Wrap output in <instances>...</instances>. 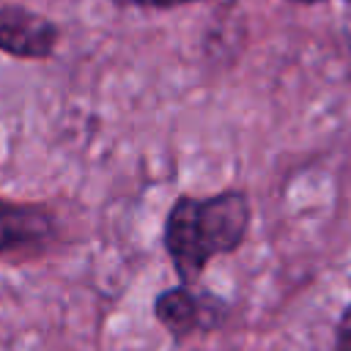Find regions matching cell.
<instances>
[{"mask_svg": "<svg viewBox=\"0 0 351 351\" xmlns=\"http://www.w3.org/2000/svg\"><path fill=\"white\" fill-rule=\"evenodd\" d=\"M118 5H134V8H154V11H167V8H178V5H192V3H203V0H115Z\"/></svg>", "mask_w": 351, "mask_h": 351, "instance_id": "obj_6", "label": "cell"}, {"mask_svg": "<svg viewBox=\"0 0 351 351\" xmlns=\"http://www.w3.org/2000/svg\"><path fill=\"white\" fill-rule=\"evenodd\" d=\"M288 3H296V5H315V3H326V0H288Z\"/></svg>", "mask_w": 351, "mask_h": 351, "instance_id": "obj_7", "label": "cell"}, {"mask_svg": "<svg viewBox=\"0 0 351 351\" xmlns=\"http://www.w3.org/2000/svg\"><path fill=\"white\" fill-rule=\"evenodd\" d=\"M154 318L156 324L176 340H186L192 335L214 332L228 318V302L211 291H195V285H173L154 296Z\"/></svg>", "mask_w": 351, "mask_h": 351, "instance_id": "obj_2", "label": "cell"}, {"mask_svg": "<svg viewBox=\"0 0 351 351\" xmlns=\"http://www.w3.org/2000/svg\"><path fill=\"white\" fill-rule=\"evenodd\" d=\"M55 233V217L36 203H14L0 197V252L38 244Z\"/></svg>", "mask_w": 351, "mask_h": 351, "instance_id": "obj_4", "label": "cell"}, {"mask_svg": "<svg viewBox=\"0 0 351 351\" xmlns=\"http://www.w3.org/2000/svg\"><path fill=\"white\" fill-rule=\"evenodd\" d=\"M60 44V27L25 5H0V52L19 60H47Z\"/></svg>", "mask_w": 351, "mask_h": 351, "instance_id": "obj_3", "label": "cell"}, {"mask_svg": "<svg viewBox=\"0 0 351 351\" xmlns=\"http://www.w3.org/2000/svg\"><path fill=\"white\" fill-rule=\"evenodd\" d=\"M335 351H351V302L346 304V310L337 318V329H335Z\"/></svg>", "mask_w": 351, "mask_h": 351, "instance_id": "obj_5", "label": "cell"}, {"mask_svg": "<svg viewBox=\"0 0 351 351\" xmlns=\"http://www.w3.org/2000/svg\"><path fill=\"white\" fill-rule=\"evenodd\" d=\"M346 3H351V0H346Z\"/></svg>", "mask_w": 351, "mask_h": 351, "instance_id": "obj_8", "label": "cell"}, {"mask_svg": "<svg viewBox=\"0 0 351 351\" xmlns=\"http://www.w3.org/2000/svg\"><path fill=\"white\" fill-rule=\"evenodd\" d=\"M252 222L247 192L222 189L217 195H178L162 225V247L184 285H197L206 266L236 252Z\"/></svg>", "mask_w": 351, "mask_h": 351, "instance_id": "obj_1", "label": "cell"}]
</instances>
